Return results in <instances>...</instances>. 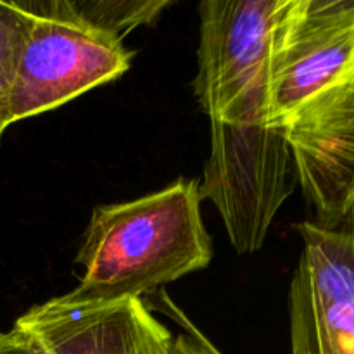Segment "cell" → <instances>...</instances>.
I'll use <instances>...</instances> for the list:
<instances>
[{
	"instance_id": "obj_3",
	"label": "cell",
	"mask_w": 354,
	"mask_h": 354,
	"mask_svg": "<svg viewBox=\"0 0 354 354\" xmlns=\"http://www.w3.org/2000/svg\"><path fill=\"white\" fill-rule=\"evenodd\" d=\"M286 0H204L194 95L211 123H268L273 31Z\"/></svg>"
},
{
	"instance_id": "obj_4",
	"label": "cell",
	"mask_w": 354,
	"mask_h": 354,
	"mask_svg": "<svg viewBox=\"0 0 354 354\" xmlns=\"http://www.w3.org/2000/svg\"><path fill=\"white\" fill-rule=\"evenodd\" d=\"M299 185L286 130L265 121L211 123L199 192L220 213L239 254L258 252L277 213Z\"/></svg>"
},
{
	"instance_id": "obj_12",
	"label": "cell",
	"mask_w": 354,
	"mask_h": 354,
	"mask_svg": "<svg viewBox=\"0 0 354 354\" xmlns=\"http://www.w3.org/2000/svg\"><path fill=\"white\" fill-rule=\"evenodd\" d=\"M0 354H48L31 335L12 327L0 332Z\"/></svg>"
},
{
	"instance_id": "obj_1",
	"label": "cell",
	"mask_w": 354,
	"mask_h": 354,
	"mask_svg": "<svg viewBox=\"0 0 354 354\" xmlns=\"http://www.w3.org/2000/svg\"><path fill=\"white\" fill-rule=\"evenodd\" d=\"M197 180L178 178L158 192L92 211L76 261V301L142 297L209 266L213 245L201 213Z\"/></svg>"
},
{
	"instance_id": "obj_2",
	"label": "cell",
	"mask_w": 354,
	"mask_h": 354,
	"mask_svg": "<svg viewBox=\"0 0 354 354\" xmlns=\"http://www.w3.org/2000/svg\"><path fill=\"white\" fill-rule=\"evenodd\" d=\"M30 16L12 90V124L114 82L133 54L123 38L86 19L71 0H23Z\"/></svg>"
},
{
	"instance_id": "obj_7",
	"label": "cell",
	"mask_w": 354,
	"mask_h": 354,
	"mask_svg": "<svg viewBox=\"0 0 354 354\" xmlns=\"http://www.w3.org/2000/svg\"><path fill=\"white\" fill-rule=\"evenodd\" d=\"M283 130L320 227L337 230L354 213V76L315 99Z\"/></svg>"
},
{
	"instance_id": "obj_6",
	"label": "cell",
	"mask_w": 354,
	"mask_h": 354,
	"mask_svg": "<svg viewBox=\"0 0 354 354\" xmlns=\"http://www.w3.org/2000/svg\"><path fill=\"white\" fill-rule=\"evenodd\" d=\"M303 252L289 292L292 354H354V232L296 225Z\"/></svg>"
},
{
	"instance_id": "obj_11",
	"label": "cell",
	"mask_w": 354,
	"mask_h": 354,
	"mask_svg": "<svg viewBox=\"0 0 354 354\" xmlns=\"http://www.w3.org/2000/svg\"><path fill=\"white\" fill-rule=\"evenodd\" d=\"M178 322L182 324L183 332L173 339L169 354H223L199 328L185 320L182 313H178Z\"/></svg>"
},
{
	"instance_id": "obj_8",
	"label": "cell",
	"mask_w": 354,
	"mask_h": 354,
	"mask_svg": "<svg viewBox=\"0 0 354 354\" xmlns=\"http://www.w3.org/2000/svg\"><path fill=\"white\" fill-rule=\"evenodd\" d=\"M14 327L48 354H169L173 337L140 297H54L30 308Z\"/></svg>"
},
{
	"instance_id": "obj_9",
	"label": "cell",
	"mask_w": 354,
	"mask_h": 354,
	"mask_svg": "<svg viewBox=\"0 0 354 354\" xmlns=\"http://www.w3.org/2000/svg\"><path fill=\"white\" fill-rule=\"evenodd\" d=\"M30 16L21 2L0 0V140L12 127V90Z\"/></svg>"
},
{
	"instance_id": "obj_5",
	"label": "cell",
	"mask_w": 354,
	"mask_h": 354,
	"mask_svg": "<svg viewBox=\"0 0 354 354\" xmlns=\"http://www.w3.org/2000/svg\"><path fill=\"white\" fill-rule=\"evenodd\" d=\"M354 76V0H286L273 31L268 123L286 128Z\"/></svg>"
},
{
	"instance_id": "obj_10",
	"label": "cell",
	"mask_w": 354,
	"mask_h": 354,
	"mask_svg": "<svg viewBox=\"0 0 354 354\" xmlns=\"http://www.w3.org/2000/svg\"><path fill=\"white\" fill-rule=\"evenodd\" d=\"M80 14L120 38L144 24H152L171 0H71Z\"/></svg>"
}]
</instances>
